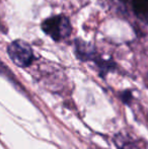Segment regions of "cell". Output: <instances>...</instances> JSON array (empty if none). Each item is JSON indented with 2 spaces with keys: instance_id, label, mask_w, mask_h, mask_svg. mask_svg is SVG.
Masks as SVG:
<instances>
[{
  "instance_id": "6da1fadb",
  "label": "cell",
  "mask_w": 148,
  "mask_h": 149,
  "mask_svg": "<svg viewBox=\"0 0 148 149\" xmlns=\"http://www.w3.org/2000/svg\"><path fill=\"white\" fill-rule=\"evenodd\" d=\"M42 30L54 41H61L70 36L72 31L71 24L65 15H56L47 18L42 22Z\"/></svg>"
},
{
  "instance_id": "3957f363",
  "label": "cell",
  "mask_w": 148,
  "mask_h": 149,
  "mask_svg": "<svg viewBox=\"0 0 148 149\" xmlns=\"http://www.w3.org/2000/svg\"><path fill=\"white\" fill-rule=\"evenodd\" d=\"M75 49H76L77 57L80 60H94L95 52L94 49L90 46V44L77 40L75 43Z\"/></svg>"
},
{
  "instance_id": "8992f818",
  "label": "cell",
  "mask_w": 148,
  "mask_h": 149,
  "mask_svg": "<svg viewBox=\"0 0 148 149\" xmlns=\"http://www.w3.org/2000/svg\"><path fill=\"white\" fill-rule=\"evenodd\" d=\"M147 84H148V75H147Z\"/></svg>"
},
{
  "instance_id": "277c9868",
  "label": "cell",
  "mask_w": 148,
  "mask_h": 149,
  "mask_svg": "<svg viewBox=\"0 0 148 149\" xmlns=\"http://www.w3.org/2000/svg\"><path fill=\"white\" fill-rule=\"evenodd\" d=\"M132 8L141 20L148 22V0H132Z\"/></svg>"
},
{
  "instance_id": "7a4b0ae2",
  "label": "cell",
  "mask_w": 148,
  "mask_h": 149,
  "mask_svg": "<svg viewBox=\"0 0 148 149\" xmlns=\"http://www.w3.org/2000/svg\"><path fill=\"white\" fill-rule=\"evenodd\" d=\"M7 53L12 62L19 67H28L34 61V53L32 48L22 40L12 42L8 46Z\"/></svg>"
},
{
  "instance_id": "5b68a950",
  "label": "cell",
  "mask_w": 148,
  "mask_h": 149,
  "mask_svg": "<svg viewBox=\"0 0 148 149\" xmlns=\"http://www.w3.org/2000/svg\"><path fill=\"white\" fill-rule=\"evenodd\" d=\"M115 143L120 149H137L135 143L124 134H118L115 137Z\"/></svg>"
}]
</instances>
